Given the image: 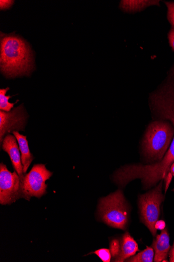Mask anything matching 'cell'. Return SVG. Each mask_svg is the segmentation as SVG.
Listing matches in <instances>:
<instances>
[{"mask_svg":"<svg viewBox=\"0 0 174 262\" xmlns=\"http://www.w3.org/2000/svg\"><path fill=\"white\" fill-rule=\"evenodd\" d=\"M0 68L8 79L30 76L35 70L34 54L30 44L14 33L1 32Z\"/></svg>","mask_w":174,"mask_h":262,"instance_id":"6da1fadb","label":"cell"},{"mask_svg":"<svg viewBox=\"0 0 174 262\" xmlns=\"http://www.w3.org/2000/svg\"><path fill=\"white\" fill-rule=\"evenodd\" d=\"M174 162V138L165 157L153 165L133 164L122 166L114 173V181L123 186L136 179L141 180L143 186L148 188L166 177Z\"/></svg>","mask_w":174,"mask_h":262,"instance_id":"7a4b0ae2","label":"cell"},{"mask_svg":"<svg viewBox=\"0 0 174 262\" xmlns=\"http://www.w3.org/2000/svg\"><path fill=\"white\" fill-rule=\"evenodd\" d=\"M173 129L168 123L157 121L148 126L143 140V150L148 159L160 161L169 147Z\"/></svg>","mask_w":174,"mask_h":262,"instance_id":"3957f363","label":"cell"},{"mask_svg":"<svg viewBox=\"0 0 174 262\" xmlns=\"http://www.w3.org/2000/svg\"><path fill=\"white\" fill-rule=\"evenodd\" d=\"M99 215L108 225L124 230L128 222V207L120 190L101 200Z\"/></svg>","mask_w":174,"mask_h":262,"instance_id":"277c9868","label":"cell"},{"mask_svg":"<svg viewBox=\"0 0 174 262\" xmlns=\"http://www.w3.org/2000/svg\"><path fill=\"white\" fill-rule=\"evenodd\" d=\"M162 186L161 181L155 188L139 198L141 221L154 236H156V224L159 219L160 206L164 199Z\"/></svg>","mask_w":174,"mask_h":262,"instance_id":"5b68a950","label":"cell"},{"mask_svg":"<svg viewBox=\"0 0 174 262\" xmlns=\"http://www.w3.org/2000/svg\"><path fill=\"white\" fill-rule=\"evenodd\" d=\"M53 174L46 168L45 165L35 164L31 171L21 179L22 198L30 201L32 197L40 198L45 194V182Z\"/></svg>","mask_w":174,"mask_h":262,"instance_id":"8992f818","label":"cell"},{"mask_svg":"<svg viewBox=\"0 0 174 262\" xmlns=\"http://www.w3.org/2000/svg\"><path fill=\"white\" fill-rule=\"evenodd\" d=\"M22 198L21 179L18 173L10 172L4 163L0 164V204H11Z\"/></svg>","mask_w":174,"mask_h":262,"instance_id":"52a82bcc","label":"cell"},{"mask_svg":"<svg viewBox=\"0 0 174 262\" xmlns=\"http://www.w3.org/2000/svg\"><path fill=\"white\" fill-rule=\"evenodd\" d=\"M29 115L23 105L7 112L0 111V142L2 144L5 136L14 132L23 131Z\"/></svg>","mask_w":174,"mask_h":262,"instance_id":"ba28073f","label":"cell"},{"mask_svg":"<svg viewBox=\"0 0 174 262\" xmlns=\"http://www.w3.org/2000/svg\"><path fill=\"white\" fill-rule=\"evenodd\" d=\"M2 145L3 149L9 155L15 171L20 179H22L26 174L23 173L19 147L16 137L14 135L7 134L4 138Z\"/></svg>","mask_w":174,"mask_h":262,"instance_id":"9c48e42d","label":"cell"},{"mask_svg":"<svg viewBox=\"0 0 174 262\" xmlns=\"http://www.w3.org/2000/svg\"><path fill=\"white\" fill-rule=\"evenodd\" d=\"M153 247L155 251L154 261H167L170 247L169 236L166 228L162 231L160 234L157 235L156 239L153 242Z\"/></svg>","mask_w":174,"mask_h":262,"instance_id":"30bf717a","label":"cell"},{"mask_svg":"<svg viewBox=\"0 0 174 262\" xmlns=\"http://www.w3.org/2000/svg\"><path fill=\"white\" fill-rule=\"evenodd\" d=\"M13 134L17 140L21 152L23 173L27 174L30 166L34 160L33 155L31 154L29 148L27 137L20 134L18 132H14Z\"/></svg>","mask_w":174,"mask_h":262,"instance_id":"8fae6325","label":"cell"},{"mask_svg":"<svg viewBox=\"0 0 174 262\" xmlns=\"http://www.w3.org/2000/svg\"><path fill=\"white\" fill-rule=\"evenodd\" d=\"M160 2L157 0H122L119 7L123 11L132 13L142 11L149 7L160 6Z\"/></svg>","mask_w":174,"mask_h":262,"instance_id":"7c38bea8","label":"cell"},{"mask_svg":"<svg viewBox=\"0 0 174 262\" xmlns=\"http://www.w3.org/2000/svg\"><path fill=\"white\" fill-rule=\"evenodd\" d=\"M138 251V246L134 238L127 232L123 235L121 244L120 252L114 261H124L134 256Z\"/></svg>","mask_w":174,"mask_h":262,"instance_id":"4fadbf2b","label":"cell"},{"mask_svg":"<svg viewBox=\"0 0 174 262\" xmlns=\"http://www.w3.org/2000/svg\"><path fill=\"white\" fill-rule=\"evenodd\" d=\"M154 249L151 247H147L144 250L135 256H133V257L129 258L126 261L132 262H153L154 261Z\"/></svg>","mask_w":174,"mask_h":262,"instance_id":"5bb4252c","label":"cell"},{"mask_svg":"<svg viewBox=\"0 0 174 262\" xmlns=\"http://www.w3.org/2000/svg\"><path fill=\"white\" fill-rule=\"evenodd\" d=\"M9 88L0 90V110L5 112H10L13 108L14 105L17 103H10L9 99L11 98L10 95H6Z\"/></svg>","mask_w":174,"mask_h":262,"instance_id":"9a60e30c","label":"cell"},{"mask_svg":"<svg viewBox=\"0 0 174 262\" xmlns=\"http://www.w3.org/2000/svg\"><path fill=\"white\" fill-rule=\"evenodd\" d=\"M121 245L119 241L115 239L112 241L110 245V250L114 261L119 256L120 252Z\"/></svg>","mask_w":174,"mask_h":262,"instance_id":"2e32d148","label":"cell"},{"mask_svg":"<svg viewBox=\"0 0 174 262\" xmlns=\"http://www.w3.org/2000/svg\"><path fill=\"white\" fill-rule=\"evenodd\" d=\"M104 262H110L111 259L110 250L107 249H101L93 252Z\"/></svg>","mask_w":174,"mask_h":262,"instance_id":"e0dca14e","label":"cell"},{"mask_svg":"<svg viewBox=\"0 0 174 262\" xmlns=\"http://www.w3.org/2000/svg\"><path fill=\"white\" fill-rule=\"evenodd\" d=\"M165 5L167 8L168 20L174 29V3L166 2Z\"/></svg>","mask_w":174,"mask_h":262,"instance_id":"ac0fdd59","label":"cell"},{"mask_svg":"<svg viewBox=\"0 0 174 262\" xmlns=\"http://www.w3.org/2000/svg\"><path fill=\"white\" fill-rule=\"evenodd\" d=\"M14 1L11 0H1L0 1V9L5 10L9 9L13 5Z\"/></svg>","mask_w":174,"mask_h":262,"instance_id":"d6986e66","label":"cell"},{"mask_svg":"<svg viewBox=\"0 0 174 262\" xmlns=\"http://www.w3.org/2000/svg\"><path fill=\"white\" fill-rule=\"evenodd\" d=\"M168 37L169 45L172 50L174 51V29L172 28L170 30Z\"/></svg>","mask_w":174,"mask_h":262,"instance_id":"ffe728a7","label":"cell"},{"mask_svg":"<svg viewBox=\"0 0 174 262\" xmlns=\"http://www.w3.org/2000/svg\"><path fill=\"white\" fill-rule=\"evenodd\" d=\"M165 223L162 221H158L156 224V228L159 230H163L165 228Z\"/></svg>","mask_w":174,"mask_h":262,"instance_id":"44dd1931","label":"cell"},{"mask_svg":"<svg viewBox=\"0 0 174 262\" xmlns=\"http://www.w3.org/2000/svg\"><path fill=\"white\" fill-rule=\"evenodd\" d=\"M170 173L174 176V162L172 164L170 168Z\"/></svg>","mask_w":174,"mask_h":262,"instance_id":"7402d4cb","label":"cell"},{"mask_svg":"<svg viewBox=\"0 0 174 262\" xmlns=\"http://www.w3.org/2000/svg\"><path fill=\"white\" fill-rule=\"evenodd\" d=\"M170 258L174 257V247L171 249L169 253Z\"/></svg>","mask_w":174,"mask_h":262,"instance_id":"603a6c76","label":"cell"},{"mask_svg":"<svg viewBox=\"0 0 174 262\" xmlns=\"http://www.w3.org/2000/svg\"><path fill=\"white\" fill-rule=\"evenodd\" d=\"M170 261L174 262V257H170Z\"/></svg>","mask_w":174,"mask_h":262,"instance_id":"cb8c5ba5","label":"cell"},{"mask_svg":"<svg viewBox=\"0 0 174 262\" xmlns=\"http://www.w3.org/2000/svg\"><path fill=\"white\" fill-rule=\"evenodd\" d=\"M172 71V74H174V67L173 68Z\"/></svg>","mask_w":174,"mask_h":262,"instance_id":"d4e9b609","label":"cell"},{"mask_svg":"<svg viewBox=\"0 0 174 262\" xmlns=\"http://www.w3.org/2000/svg\"><path fill=\"white\" fill-rule=\"evenodd\" d=\"M174 247V243H173V248Z\"/></svg>","mask_w":174,"mask_h":262,"instance_id":"484cf974","label":"cell"}]
</instances>
